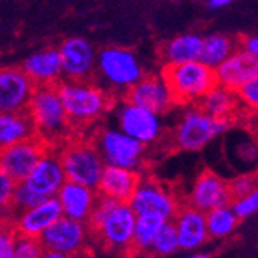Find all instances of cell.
<instances>
[{"label": "cell", "mask_w": 258, "mask_h": 258, "mask_svg": "<svg viewBox=\"0 0 258 258\" xmlns=\"http://www.w3.org/2000/svg\"><path fill=\"white\" fill-rule=\"evenodd\" d=\"M95 75L107 85L105 90L111 95L114 90L124 96L125 91L144 76V68L132 50L122 46H108L98 53Z\"/></svg>", "instance_id": "6"}, {"label": "cell", "mask_w": 258, "mask_h": 258, "mask_svg": "<svg viewBox=\"0 0 258 258\" xmlns=\"http://www.w3.org/2000/svg\"><path fill=\"white\" fill-rule=\"evenodd\" d=\"M43 250V246L39 238L17 235L14 258H39Z\"/></svg>", "instance_id": "36"}, {"label": "cell", "mask_w": 258, "mask_h": 258, "mask_svg": "<svg viewBox=\"0 0 258 258\" xmlns=\"http://www.w3.org/2000/svg\"><path fill=\"white\" fill-rule=\"evenodd\" d=\"M203 37L195 33H185L170 39L161 50V59L166 65H178L200 60Z\"/></svg>", "instance_id": "24"}, {"label": "cell", "mask_w": 258, "mask_h": 258, "mask_svg": "<svg viewBox=\"0 0 258 258\" xmlns=\"http://www.w3.org/2000/svg\"><path fill=\"white\" fill-rule=\"evenodd\" d=\"M57 149L67 179L96 189L105 162L93 139L70 138Z\"/></svg>", "instance_id": "5"}, {"label": "cell", "mask_w": 258, "mask_h": 258, "mask_svg": "<svg viewBox=\"0 0 258 258\" xmlns=\"http://www.w3.org/2000/svg\"><path fill=\"white\" fill-rule=\"evenodd\" d=\"M136 214L128 203L116 201L101 223L91 229L93 241L107 250L132 255V241Z\"/></svg>", "instance_id": "8"}, {"label": "cell", "mask_w": 258, "mask_h": 258, "mask_svg": "<svg viewBox=\"0 0 258 258\" xmlns=\"http://www.w3.org/2000/svg\"><path fill=\"white\" fill-rule=\"evenodd\" d=\"M128 204L135 214H155L170 221L182 203L170 187L147 173H141Z\"/></svg>", "instance_id": "9"}, {"label": "cell", "mask_w": 258, "mask_h": 258, "mask_svg": "<svg viewBox=\"0 0 258 258\" xmlns=\"http://www.w3.org/2000/svg\"><path fill=\"white\" fill-rule=\"evenodd\" d=\"M229 128V119L214 118L198 104H192L182 111L175 125L173 144L182 152H200Z\"/></svg>", "instance_id": "3"}, {"label": "cell", "mask_w": 258, "mask_h": 258, "mask_svg": "<svg viewBox=\"0 0 258 258\" xmlns=\"http://www.w3.org/2000/svg\"><path fill=\"white\" fill-rule=\"evenodd\" d=\"M162 78L166 79L175 104L192 105L217 85L215 70L201 60L162 67Z\"/></svg>", "instance_id": "4"}, {"label": "cell", "mask_w": 258, "mask_h": 258, "mask_svg": "<svg viewBox=\"0 0 258 258\" xmlns=\"http://www.w3.org/2000/svg\"><path fill=\"white\" fill-rule=\"evenodd\" d=\"M237 50V45L229 36L224 34H210L203 37V46L200 60L210 68H217L223 63L233 51Z\"/></svg>", "instance_id": "29"}, {"label": "cell", "mask_w": 258, "mask_h": 258, "mask_svg": "<svg viewBox=\"0 0 258 258\" xmlns=\"http://www.w3.org/2000/svg\"><path fill=\"white\" fill-rule=\"evenodd\" d=\"M240 218L232 210L230 204L221 206L206 212V226L209 238L224 240L237 230Z\"/></svg>", "instance_id": "28"}, {"label": "cell", "mask_w": 258, "mask_h": 258, "mask_svg": "<svg viewBox=\"0 0 258 258\" xmlns=\"http://www.w3.org/2000/svg\"><path fill=\"white\" fill-rule=\"evenodd\" d=\"M17 232L11 220H0V258H14Z\"/></svg>", "instance_id": "35"}, {"label": "cell", "mask_w": 258, "mask_h": 258, "mask_svg": "<svg viewBox=\"0 0 258 258\" xmlns=\"http://www.w3.org/2000/svg\"><path fill=\"white\" fill-rule=\"evenodd\" d=\"M229 187H230L232 200L243 197V195L252 192L255 187H258V176H255L250 172L249 173H240L232 181H229Z\"/></svg>", "instance_id": "37"}, {"label": "cell", "mask_w": 258, "mask_h": 258, "mask_svg": "<svg viewBox=\"0 0 258 258\" xmlns=\"http://www.w3.org/2000/svg\"><path fill=\"white\" fill-rule=\"evenodd\" d=\"M113 108L116 121H118V128L122 130L125 135L139 141L146 147L161 139L164 124L159 113L132 104L125 99H121L118 104L114 102Z\"/></svg>", "instance_id": "10"}, {"label": "cell", "mask_w": 258, "mask_h": 258, "mask_svg": "<svg viewBox=\"0 0 258 258\" xmlns=\"http://www.w3.org/2000/svg\"><path fill=\"white\" fill-rule=\"evenodd\" d=\"M166 223L167 220H164L162 217L155 214H136L133 241H132V255L149 253L156 233Z\"/></svg>", "instance_id": "27"}, {"label": "cell", "mask_w": 258, "mask_h": 258, "mask_svg": "<svg viewBox=\"0 0 258 258\" xmlns=\"http://www.w3.org/2000/svg\"><path fill=\"white\" fill-rule=\"evenodd\" d=\"M240 45V48H243L246 53L258 59V36H247L241 40Z\"/></svg>", "instance_id": "39"}, {"label": "cell", "mask_w": 258, "mask_h": 258, "mask_svg": "<svg viewBox=\"0 0 258 258\" xmlns=\"http://www.w3.org/2000/svg\"><path fill=\"white\" fill-rule=\"evenodd\" d=\"M31 79L34 87L37 85H57L62 76V65L57 48H43L30 54L20 67Z\"/></svg>", "instance_id": "22"}, {"label": "cell", "mask_w": 258, "mask_h": 258, "mask_svg": "<svg viewBox=\"0 0 258 258\" xmlns=\"http://www.w3.org/2000/svg\"><path fill=\"white\" fill-rule=\"evenodd\" d=\"M46 147L48 146L37 136L20 141V143L0 152V167L16 182L25 181Z\"/></svg>", "instance_id": "16"}, {"label": "cell", "mask_w": 258, "mask_h": 258, "mask_svg": "<svg viewBox=\"0 0 258 258\" xmlns=\"http://www.w3.org/2000/svg\"><path fill=\"white\" fill-rule=\"evenodd\" d=\"M39 258H78L73 255H68L63 252H57V250H50V249H43Z\"/></svg>", "instance_id": "40"}, {"label": "cell", "mask_w": 258, "mask_h": 258, "mask_svg": "<svg viewBox=\"0 0 258 258\" xmlns=\"http://www.w3.org/2000/svg\"><path fill=\"white\" fill-rule=\"evenodd\" d=\"M65 181L67 176L62 167L59 149L56 147H46L25 179L31 189L43 198L56 197Z\"/></svg>", "instance_id": "14"}, {"label": "cell", "mask_w": 258, "mask_h": 258, "mask_svg": "<svg viewBox=\"0 0 258 258\" xmlns=\"http://www.w3.org/2000/svg\"><path fill=\"white\" fill-rule=\"evenodd\" d=\"M141 173L136 170L118 167V166H107L101 175L96 190L99 195L111 198L119 203H128L132 198Z\"/></svg>", "instance_id": "23"}, {"label": "cell", "mask_w": 258, "mask_h": 258, "mask_svg": "<svg viewBox=\"0 0 258 258\" xmlns=\"http://www.w3.org/2000/svg\"><path fill=\"white\" fill-rule=\"evenodd\" d=\"M98 197L99 194L96 189L68 179L63 182L56 195L62 209V215L84 223H87Z\"/></svg>", "instance_id": "20"}, {"label": "cell", "mask_w": 258, "mask_h": 258, "mask_svg": "<svg viewBox=\"0 0 258 258\" xmlns=\"http://www.w3.org/2000/svg\"><path fill=\"white\" fill-rule=\"evenodd\" d=\"M60 101L73 128L99 121L114 105V96L91 79H62L57 85Z\"/></svg>", "instance_id": "2"}, {"label": "cell", "mask_w": 258, "mask_h": 258, "mask_svg": "<svg viewBox=\"0 0 258 258\" xmlns=\"http://www.w3.org/2000/svg\"><path fill=\"white\" fill-rule=\"evenodd\" d=\"M45 198L40 197L39 194H36L31 187L25 182V181H20L16 184L14 187V194H13V200H11V210H13V215L23 212V210L31 209L36 204H39L40 201H43Z\"/></svg>", "instance_id": "32"}, {"label": "cell", "mask_w": 258, "mask_h": 258, "mask_svg": "<svg viewBox=\"0 0 258 258\" xmlns=\"http://www.w3.org/2000/svg\"><path fill=\"white\" fill-rule=\"evenodd\" d=\"M230 207L240 220L249 218L258 214V187L243 197L233 198L230 201Z\"/></svg>", "instance_id": "34"}, {"label": "cell", "mask_w": 258, "mask_h": 258, "mask_svg": "<svg viewBox=\"0 0 258 258\" xmlns=\"http://www.w3.org/2000/svg\"><path fill=\"white\" fill-rule=\"evenodd\" d=\"M122 99L141 107L150 108L159 114L167 113L176 105L172 96V91L162 75H144L133 87H130L125 91Z\"/></svg>", "instance_id": "15"}, {"label": "cell", "mask_w": 258, "mask_h": 258, "mask_svg": "<svg viewBox=\"0 0 258 258\" xmlns=\"http://www.w3.org/2000/svg\"><path fill=\"white\" fill-rule=\"evenodd\" d=\"M39 240L43 249L63 252L79 258L88 252L93 237L87 223L62 215L42 233Z\"/></svg>", "instance_id": "11"}, {"label": "cell", "mask_w": 258, "mask_h": 258, "mask_svg": "<svg viewBox=\"0 0 258 258\" xmlns=\"http://www.w3.org/2000/svg\"><path fill=\"white\" fill-rule=\"evenodd\" d=\"M34 84L20 67H0V113L27 110Z\"/></svg>", "instance_id": "17"}, {"label": "cell", "mask_w": 258, "mask_h": 258, "mask_svg": "<svg viewBox=\"0 0 258 258\" xmlns=\"http://www.w3.org/2000/svg\"><path fill=\"white\" fill-rule=\"evenodd\" d=\"M16 181L0 167V220H11L13 210H11V200L14 194Z\"/></svg>", "instance_id": "33"}, {"label": "cell", "mask_w": 258, "mask_h": 258, "mask_svg": "<svg viewBox=\"0 0 258 258\" xmlns=\"http://www.w3.org/2000/svg\"><path fill=\"white\" fill-rule=\"evenodd\" d=\"M240 101L237 91L229 90L223 85H215L198 101V105L210 116L218 119H229L237 111Z\"/></svg>", "instance_id": "26"}, {"label": "cell", "mask_w": 258, "mask_h": 258, "mask_svg": "<svg viewBox=\"0 0 258 258\" xmlns=\"http://www.w3.org/2000/svg\"><path fill=\"white\" fill-rule=\"evenodd\" d=\"M256 73L258 59L246 53L243 48H237L223 63L215 68L217 84L233 91H237Z\"/></svg>", "instance_id": "21"}, {"label": "cell", "mask_w": 258, "mask_h": 258, "mask_svg": "<svg viewBox=\"0 0 258 258\" xmlns=\"http://www.w3.org/2000/svg\"><path fill=\"white\" fill-rule=\"evenodd\" d=\"M181 258H210V253H207V252H192V253L181 256Z\"/></svg>", "instance_id": "42"}, {"label": "cell", "mask_w": 258, "mask_h": 258, "mask_svg": "<svg viewBox=\"0 0 258 258\" xmlns=\"http://www.w3.org/2000/svg\"><path fill=\"white\" fill-rule=\"evenodd\" d=\"M170 221L175 226L179 249L182 250L201 249L210 240L206 226V214L189 204L182 203Z\"/></svg>", "instance_id": "19"}, {"label": "cell", "mask_w": 258, "mask_h": 258, "mask_svg": "<svg viewBox=\"0 0 258 258\" xmlns=\"http://www.w3.org/2000/svg\"><path fill=\"white\" fill-rule=\"evenodd\" d=\"M235 0H207V7L210 10H223L229 5H232Z\"/></svg>", "instance_id": "41"}, {"label": "cell", "mask_w": 258, "mask_h": 258, "mask_svg": "<svg viewBox=\"0 0 258 258\" xmlns=\"http://www.w3.org/2000/svg\"><path fill=\"white\" fill-rule=\"evenodd\" d=\"M179 250V241L176 230L172 221H167L164 224L150 246V255L153 256H169Z\"/></svg>", "instance_id": "31"}, {"label": "cell", "mask_w": 258, "mask_h": 258, "mask_svg": "<svg viewBox=\"0 0 258 258\" xmlns=\"http://www.w3.org/2000/svg\"><path fill=\"white\" fill-rule=\"evenodd\" d=\"M235 158L243 166L241 173H249L250 169L258 167V141L246 133H238L235 141Z\"/></svg>", "instance_id": "30"}, {"label": "cell", "mask_w": 258, "mask_h": 258, "mask_svg": "<svg viewBox=\"0 0 258 258\" xmlns=\"http://www.w3.org/2000/svg\"><path fill=\"white\" fill-rule=\"evenodd\" d=\"M230 201L232 194L229 181L223 179L214 172L206 170L197 176L189 195L185 197L184 204H189L206 214L212 209L230 204Z\"/></svg>", "instance_id": "13"}, {"label": "cell", "mask_w": 258, "mask_h": 258, "mask_svg": "<svg viewBox=\"0 0 258 258\" xmlns=\"http://www.w3.org/2000/svg\"><path fill=\"white\" fill-rule=\"evenodd\" d=\"M33 136L34 125L25 110L0 113V152Z\"/></svg>", "instance_id": "25"}, {"label": "cell", "mask_w": 258, "mask_h": 258, "mask_svg": "<svg viewBox=\"0 0 258 258\" xmlns=\"http://www.w3.org/2000/svg\"><path fill=\"white\" fill-rule=\"evenodd\" d=\"M25 111L34 125L36 136L48 147L57 149L73 138L75 128L68 119L56 85L34 87Z\"/></svg>", "instance_id": "1"}, {"label": "cell", "mask_w": 258, "mask_h": 258, "mask_svg": "<svg viewBox=\"0 0 258 258\" xmlns=\"http://www.w3.org/2000/svg\"><path fill=\"white\" fill-rule=\"evenodd\" d=\"M237 96L243 105L258 111V73L237 90Z\"/></svg>", "instance_id": "38"}, {"label": "cell", "mask_w": 258, "mask_h": 258, "mask_svg": "<svg viewBox=\"0 0 258 258\" xmlns=\"http://www.w3.org/2000/svg\"><path fill=\"white\" fill-rule=\"evenodd\" d=\"M60 217L62 209L59 206V201L56 197H51L45 198L31 209L14 214L11 217V223L17 232V235L40 238L42 233Z\"/></svg>", "instance_id": "18"}, {"label": "cell", "mask_w": 258, "mask_h": 258, "mask_svg": "<svg viewBox=\"0 0 258 258\" xmlns=\"http://www.w3.org/2000/svg\"><path fill=\"white\" fill-rule=\"evenodd\" d=\"M63 79L85 81L91 79L96 72L98 51L84 37H68L59 46Z\"/></svg>", "instance_id": "12"}, {"label": "cell", "mask_w": 258, "mask_h": 258, "mask_svg": "<svg viewBox=\"0 0 258 258\" xmlns=\"http://www.w3.org/2000/svg\"><path fill=\"white\" fill-rule=\"evenodd\" d=\"M107 166H118L144 173L147 147L118 127H105L93 138Z\"/></svg>", "instance_id": "7"}]
</instances>
